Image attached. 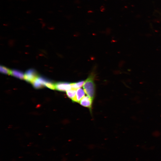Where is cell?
<instances>
[{
  "label": "cell",
  "mask_w": 161,
  "mask_h": 161,
  "mask_svg": "<svg viewBox=\"0 0 161 161\" xmlns=\"http://www.w3.org/2000/svg\"><path fill=\"white\" fill-rule=\"evenodd\" d=\"M11 70L6 67L3 66H0V72L2 74L9 75H11Z\"/></svg>",
  "instance_id": "10"
},
{
  "label": "cell",
  "mask_w": 161,
  "mask_h": 161,
  "mask_svg": "<svg viewBox=\"0 0 161 161\" xmlns=\"http://www.w3.org/2000/svg\"><path fill=\"white\" fill-rule=\"evenodd\" d=\"M95 77L94 74H90L84 81L83 87L85 93L93 100L95 97Z\"/></svg>",
  "instance_id": "1"
},
{
  "label": "cell",
  "mask_w": 161,
  "mask_h": 161,
  "mask_svg": "<svg viewBox=\"0 0 161 161\" xmlns=\"http://www.w3.org/2000/svg\"><path fill=\"white\" fill-rule=\"evenodd\" d=\"M93 100L88 96L83 97L79 103L82 106L88 108L91 110Z\"/></svg>",
  "instance_id": "4"
},
{
  "label": "cell",
  "mask_w": 161,
  "mask_h": 161,
  "mask_svg": "<svg viewBox=\"0 0 161 161\" xmlns=\"http://www.w3.org/2000/svg\"><path fill=\"white\" fill-rule=\"evenodd\" d=\"M76 90L72 88L66 91V94L68 97L72 100L75 97Z\"/></svg>",
  "instance_id": "7"
},
{
  "label": "cell",
  "mask_w": 161,
  "mask_h": 161,
  "mask_svg": "<svg viewBox=\"0 0 161 161\" xmlns=\"http://www.w3.org/2000/svg\"><path fill=\"white\" fill-rule=\"evenodd\" d=\"M38 77L37 73L35 69H30L27 70L25 73L24 79L26 81L32 83Z\"/></svg>",
  "instance_id": "2"
},
{
  "label": "cell",
  "mask_w": 161,
  "mask_h": 161,
  "mask_svg": "<svg viewBox=\"0 0 161 161\" xmlns=\"http://www.w3.org/2000/svg\"><path fill=\"white\" fill-rule=\"evenodd\" d=\"M84 80H81L77 82L71 83V84L72 88L76 89H79V88L82 86L83 84H84Z\"/></svg>",
  "instance_id": "9"
},
{
  "label": "cell",
  "mask_w": 161,
  "mask_h": 161,
  "mask_svg": "<svg viewBox=\"0 0 161 161\" xmlns=\"http://www.w3.org/2000/svg\"><path fill=\"white\" fill-rule=\"evenodd\" d=\"M85 92L82 88L78 89L76 92L75 97L72 101L73 102L79 103L80 101L85 95Z\"/></svg>",
  "instance_id": "5"
},
{
  "label": "cell",
  "mask_w": 161,
  "mask_h": 161,
  "mask_svg": "<svg viewBox=\"0 0 161 161\" xmlns=\"http://www.w3.org/2000/svg\"><path fill=\"white\" fill-rule=\"evenodd\" d=\"M11 75L21 79L24 78V74L22 72L18 70L13 69L11 70Z\"/></svg>",
  "instance_id": "6"
},
{
  "label": "cell",
  "mask_w": 161,
  "mask_h": 161,
  "mask_svg": "<svg viewBox=\"0 0 161 161\" xmlns=\"http://www.w3.org/2000/svg\"><path fill=\"white\" fill-rule=\"evenodd\" d=\"M45 86L52 89H55V83H53L49 80L46 83Z\"/></svg>",
  "instance_id": "11"
},
{
  "label": "cell",
  "mask_w": 161,
  "mask_h": 161,
  "mask_svg": "<svg viewBox=\"0 0 161 161\" xmlns=\"http://www.w3.org/2000/svg\"><path fill=\"white\" fill-rule=\"evenodd\" d=\"M32 84L33 87L36 89L42 88L44 86L38 80V78L32 83Z\"/></svg>",
  "instance_id": "8"
},
{
  "label": "cell",
  "mask_w": 161,
  "mask_h": 161,
  "mask_svg": "<svg viewBox=\"0 0 161 161\" xmlns=\"http://www.w3.org/2000/svg\"><path fill=\"white\" fill-rule=\"evenodd\" d=\"M71 83L65 82H58L55 83V89L58 91L64 92L71 89Z\"/></svg>",
  "instance_id": "3"
}]
</instances>
